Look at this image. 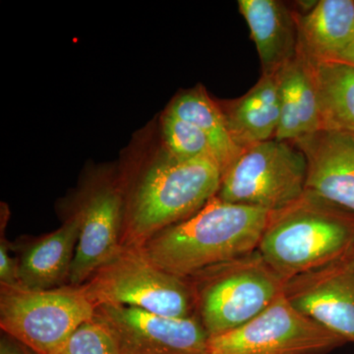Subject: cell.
Segmentation results:
<instances>
[{"mask_svg": "<svg viewBox=\"0 0 354 354\" xmlns=\"http://www.w3.org/2000/svg\"><path fill=\"white\" fill-rule=\"evenodd\" d=\"M297 20L298 50L312 60H337L354 37V1L320 0Z\"/></svg>", "mask_w": 354, "mask_h": 354, "instance_id": "obj_17", "label": "cell"}, {"mask_svg": "<svg viewBox=\"0 0 354 354\" xmlns=\"http://www.w3.org/2000/svg\"><path fill=\"white\" fill-rule=\"evenodd\" d=\"M167 111L195 125L206 135L223 172L243 151L230 136L220 104L209 97L203 86L179 93Z\"/></svg>", "mask_w": 354, "mask_h": 354, "instance_id": "obj_19", "label": "cell"}, {"mask_svg": "<svg viewBox=\"0 0 354 354\" xmlns=\"http://www.w3.org/2000/svg\"><path fill=\"white\" fill-rule=\"evenodd\" d=\"M344 341L302 315L283 295L241 327L209 337L208 354H322Z\"/></svg>", "mask_w": 354, "mask_h": 354, "instance_id": "obj_8", "label": "cell"}, {"mask_svg": "<svg viewBox=\"0 0 354 354\" xmlns=\"http://www.w3.org/2000/svg\"><path fill=\"white\" fill-rule=\"evenodd\" d=\"M228 131L241 150L274 139L281 120L276 75H264L245 95L218 102Z\"/></svg>", "mask_w": 354, "mask_h": 354, "instance_id": "obj_16", "label": "cell"}, {"mask_svg": "<svg viewBox=\"0 0 354 354\" xmlns=\"http://www.w3.org/2000/svg\"><path fill=\"white\" fill-rule=\"evenodd\" d=\"M337 60H341V62H348V64L354 65V37L351 43L348 44V48L342 51Z\"/></svg>", "mask_w": 354, "mask_h": 354, "instance_id": "obj_24", "label": "cell"}, {"mask_svg": "<svg viewBox=\"0 0 354 354\" xmlns=\"http://www.w3.org/2000/svg\"><path fill=\"white\" fill-rule=\"evenodd\" d=\"M162 134L165 148L177 158L184 160L211 158L218 162L206 135L195 125L177 118L169 111L162 116Z\"/></svg>", "mask_w": 354, "mask_h": 354, "instance_id": "obj_20", "label": "cell"}, {"mask_svg": "<svg viewBox=\"0 0 354 354\" xmlns=\"http://www.w3.org/2000/svg\"><path fill=\"white\" fill-rule=\"evenodd\" d=\"M271 212L215 196L201 209L137 247L153 264L183 279L255 252Z\"/></svg>", "mask_w": 354, "mask_h": 354, "instance_id": "obj_1", "label": "cell"}, {"mask_svg": "<svg viewBox=\"0 0 354 354\" xmlns=\"http://www.w3.org/2000/svg\"><path fill=\"white\" fill-rule=\"evenodd\" d=\"M125 194L113 180L97 181L86 190L75 213L80 234L70 272L69 285L82 286L123 246Z\"/></svg>", "mask_w": 354, "mask_h": 354, "instance_id": "obj_10", "label": "cell"}, {"mask_svg": "<svg viewBox=\"0 0 354 354\" xmlns=\"http://www.w3.org/2000/svg\"><path fill=\"white\" fill-rule=\"evenodd\" d=\"M19 344L18 342H14L7 339H2L0 344V354H35L28 353L24 346H23L24 348H21L20 344Z\"/></svg>", "mask_w": 354, "mask_h": 354, "instance_id": "obj_23", "label": "cell"}, {"mask_svg": "<svg viewBox=\"0 0 354 354\" xmlns=\"http://www.w3.org/2000/svg\"><path fill=\"white\" fill-rule=\"evenodd\" d=\"M307 162L290 142L269 140L244 149L223 172L216 197L276 212L304 196Z\"/></svg>", "mask_w": 354, "mask_h": 354, "instance_id": "obj_7", "label": "cell"}, {"mask_svg": "<svg viewBox=\"0 0 354 354\" xmlns=\"http://www.w3.org/2000/svg\"><path fill=\"white\" fill-rule=\"evenodd\" d=\"M84 286L36 290L1 285L0 326L35 354H58L76 330L95 315Z\"/></svg>", "mask_w": 354, "mask_h": 354, "instance_id": "obj_5", "label": "cell"}, {"mask_svg": "<svg viewBox=\"0 0 354 354\" xmlns=\"http://www.w3.org/2000/svg\"><path fill=\"white\" fill-rule=\"evenodd\" d=\"M196 313L209 337L241 327L283 295L286 281L257 250L193 278Z\"/></svg>", "mask_w": 354, "mask_h": 354, "instance_id": "obj_4", "label": "cell"}, {"mask_svg": "<svg viewBox=\"0 0 354 354\" xmlns=\"http://www.w3.org/2000/svg\"><path fill=\"white\" fill-rule=\"evenodd\" d=\"M83 286L97 306L123 305L174 318L197 315L193 283L153 264L137 247L122 246Z\"/></svg>", "mask_w": 354, "mask_h": 354, "instance_id": "obj_6", "label": "cell"}, {"mask_svg": "<svg viewBox=\"0 0 354 354\" xmlns=\"http://www.w3.org/2000/svg\"><path fill=\"white\" fill-rule=\"evenodd\" d=\"M58 354H124L120 342L106 323L95 315L81 325Z\"/></svg>", "mask_w": 354, "mask_h": 354, "instance_id": "obj_21", "label": "cell"}, {"mask_svg": "<svg viewBox=\"0 0 354 354\" xmlns=\"http://www.w3.org/2000/svg\"><path fill=\"white\" fill-rule=\"evenodd\" d=\"M79 234L80 218L74 212L62 227L30 244L17 260L19 286L46 290L69 283Z\"/></svg>", "mask_w": 354, "mask_h": 354, "instance_id": "obj_14", "label": "cell"}, {"mask_svg": "<svg viewBox=\"0 0 354 354\" xmlns=\"http://www.w3.org/2000/svg\"><path fill=\"white\" fill-rule=\"evenodd\" d=\"M0 283L6 286H18V262L9 253L7 241L1 234L0 241Z\"/></svg>", "mask_w": 354, "mask_h": 354, "instance_id": "obj_22", "label": "cell"}, {"mask_svg": "<svg viewBox=\"0 0 354 354\" xmlns=\"http://www.w3.org/2000/svg\"><path fill=\"white\" fill-rule=\"evenodd\" d=\"M223 176L214 158L184 160L162 149L125 197L123 246L139 247L194 215L216 196Z\"/></svg>", "mask_w": 354, "mask_h": 354, "instance_id": "obj_2", "label": "cell"}, {"mask_svg": "<svg viewBox=\"0 0 354 354\" xmlns=\"http://www.w3.org/2000/svg\"><path fill=\"white\" fill-rule=\"evenodd\" d=\"M283 297L293 308L354 342V272L337 264L288 279Z\"/></svg>", "mask_w": 354, "mask_h": 354, "instance_id": "obj_11", "label": "cell"}, {"mask_svg": "<svg viewBox=\"0 0 354 354\" xmlns=\"http://www.w3.org/2000/svg\"><path fill=\"white\" fill-rule=\"evenodd\" d=\"M339 207L304 193L272 212L257 251L285 281L337 264L354 237Z\"/></svg>", "mask_w": 354, "mask_h": 354, "instance_id": "obj_3", "label": "cell"}, {"mask_svg": "<svg viewBox=\"0 0 354 354\" xmlns=\"http://www.w3.org/2000/svg\"><path fill=\"white\" fill-rule=\"evenodd\" d=\"M281 120L274 139L292 142L321 129L311 62L301 51L276 74Z\"/></svg>", "mask_w": 354, "mask_h": 354, "instance_id": "obj_15", "label": "cell"}, {"mask_svg": "<svg viewBox=\"0 0 354 354\" xmlns=\"http://www.w3.org/2000/svg\"><path fill=\"white\" fill-rule=\"evenodd\" d=\"M95 315L124 354H208L209 335L197 315L174 318L136 307L102 304Z\"/></svg>", "mask_w": 354, "mask_h": 354, "instance_id": "obj_9", "label": "cell"}, {"mask_svg": "<svg viewBox=\"0 0 354 354\" xmlns=\"http://www.w3.org/2000/svg\"><path fill=\"white\" fill-rule=\"evenodd\" d=\"M264 75H276L298 53L297 12L278 0H239Z\"/></svg>", "mask_w": 354, "mask_h": 354, "instance_id": "obj_13", "label": "cell"}, {"mask_svg": "<svg viewBox=\"0 0 354 354\" xmlns=\"http://www.w3.org/2000/svg\"><path fill=\"white\" fill-rule=\"evenodd\" d=\"M307 162L305 193L354 214V134L320 129L292 142Z\"/></svg>", "mask_w": 354, "mask_h": 354, "instance_id": "obj_12", "label": "cell"}, {"mask_svg": "<svg viewBox=\"0 0 354 354\" xmlns=\"http://www.w3.org/2000/svg\"><path fill=\"white\" fill-rule=\"evenodd\" d=\"M310 62L321 129L354 134V65L341 60Z\"/></svg>", "mask_w": 354, "mask_h": 354, "instance_id": "obj_18", "label": "cell"}]
</instances>
